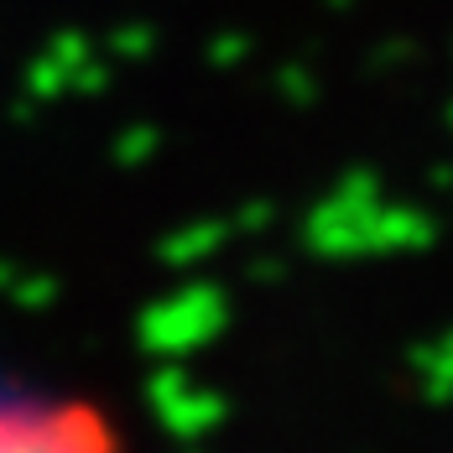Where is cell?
I'll list each match as a JSON object with an SVG mask.
<instances>
[{
    "label": "cell",
    "instance_id": "cell-1",
    "mask_svg": "<svg viewBox=\"0 0 453 453\" xmlns=\"http://www.w3.org/2000/svg\"><path fill=\"white\" fill-rule=\"evenodd\" d=\"M0 453H120L89 402L0 391Z\"/></svg>",
    "mask_w": 453,
    "mask_h": 453
}]
</instances>
